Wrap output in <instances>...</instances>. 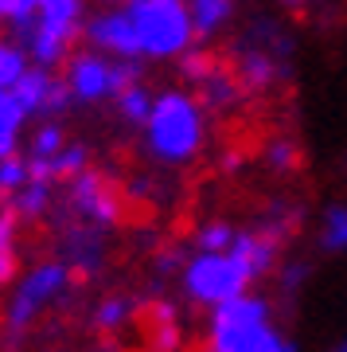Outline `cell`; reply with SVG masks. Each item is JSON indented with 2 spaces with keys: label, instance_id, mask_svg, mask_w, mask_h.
<instances>
[{
  "label": "cell",
  "instance_id": "cell-7",
  "mask_svg": "<svg viewBox=\"0 0 347 352\" xmlns=\"http://www.w3.org/2000/svg\"><path fill=\"white\" fill-rule=\"evenodd\" d=\"M86 0H43L39 12L24 32H16V43H24L27 59L36 67L59 71L86 28Z\"/></svg>",
  "mask_w": 347,
  "mask_h": 352
},
{
  "label": "cell",
  "instance_id": "cell-18",
  "mask_svg": "<svg viewBox=\"0 0 347 352\" xmlns=\"http://www.w3.org/2000/svg\"><path fill=\"white\" fill-rule=\"evenodd\" d=\"M258 157H261V168L273 176H297L300 164H304V149H300V141L293 133H273V138H265Z\"/></svg>",
  "mask_w": 347,
  "mask_h": 352
},
{
  "label": "cell",
  "instance_id": "cell-12",
  "mask_svg": "<svg viewBox=\"0 0 347 352\" xmlns=\"http://www.w3.org/2000/svg\"><path fill=\"white\" fill-rule=\"evenodd\" d=\"M141 317H145L141 298L125 294V289H113V294H101L98 302H94V309H90V329L101 333V337H117L129 325H136Z\"/></svg>",
  "mask_w": 347,
  "mask_h": 352
},
{
  "label": "cell",
  "instance_id": "cell-29",
  "mask_svg": "<svg viewBox=\"0 0 347 352\" xmlns=\"http://www.w3.org/2000/svg\"><path fill=\"white\" fill-rule=\"evenodd\" d=\"M4 8H8V0H0V24H4Z\"/></svg>",
  "mask_w": 347,
  "mask_h": 352
},
{
  "label": "cell",
  "instance_id": "cell-23",
  "mask_svg": "<svg viewBox=\"0 0 347 352\" xmlns=\"http://www.w3.org/2000/svg\"><path fill=\"white\" fill-rule=\"evenodd\" d=\"M27 67H32V59H27L24 43H16V39H0V90H12Z\"/></svg>",
  "mask_w": 347,
  "mask_h": 352
},
{
  "label": "cell",
  "instance_id": "cell-25",
  "mask_svg": "<svg viewBox=\"0 0 347 352\" xmlns=\"http://www.w3.org/2000/svg\"><path fill=\"white\" fill-rule=\"evenodd\" d=\"M39 4H43V0H8V8H4V24L12 28V36L32 24V16L39 12Z\"/></svg>",
  "mask_w": 347,
  "mask_h": 352
},
{
  "label": "cell",
  "instance_id": "cell-14",
  "mask_svg": "<svg viewBox=\"0 0 347 352\" xmlns=\"http://www.w3.org/2000/svg\"><path fill=\"white\" fill-rule=\"evenodd\" d=\"M312 251L324 258L347 254V200H328L312 215Z\"/></svg>",
  "mask_w": 347,
  "mask_h": 352
},
{
  "label": "cell",
  "instance_id": "cell-5",
  "mask_svg": "<svg viewBox=\"0 0 347 352\" xmlns=\"http://www.w3.org/2000/svg\"><path fill=\"white\" fill-rule=\"evenodd\" d=\"M141 63H180L199 43L187 0H117Z\"/></svg>",
  "mask_w": 347,
  "mask_h": 352
},
{
  "label": "cell",
  "instance_id": "cell-3",
  "mask_svg": "<svg viewBox=\"0 0 347 352\" xmlns=\"http://www.w3.org/2000/svg\"><path fill=\"white\" fill-rule=\"evenodd\" d=\"M199 352H300V340L285 305L265 289H250L203 314Z\"/></svg>",
  "mask_w": 347,
  "mask_h": 352
},
{
  "label": "cell",
  "instance_id": "cell-8",
  "mask_svg": "<svg viewBox=\"0 0 347 352\" xmlns=\"http://www.w3.org/2000/svg\"><path fill=\"white\" fill-rule=\"evenodd\" d=\"M145 78V63H133V59H113L98 47H82L71 51V59L62 63V82L71 90L75 106H101V102H113L129 82Z\"/></svg>",
  "mask_w": 347,
  "mask_h": 352
},
{
  "label": "cell",
  "instance_id": "cell-9",
  "mask_svg": "<svg viewBox=\"0 0 347 352\" xmlns=\"http://www.w3.org/2000/svg\"><path fill=\"white\" fill-rule=\"evenodd\" d=\"M51 215H67V219H82V223L117 231L125 219V196L106 173L98 168H82L71 180L59 184V200Z\"/></svg>",
  "mask_w": 347,
  "mask_h": 352
},
{
  "label": "cell",
  "instance_id": "cell-19",
  "mask_svg": "<svg viewBox=\"0 0 347 352\" xmlns=\"http://www.w3.org/2000/svg\"><path fill=\"white\" fill-rule=\"evenodd\" d=\"M20 219L8 204H0V289L12 286L20 274Z\"/></svg>",
  "mask_w": 347,
  "mask_h": 352
},
{
  "label": "cell",
  "instance_id": "cell-1",
  "mask_svg": "<svg viewBox=\"0 0 347 352\" xmlns=\"http://www.w3.org/2000/svg\"><path fill=\"white\" fill-rule=\"evenodd\" d=\"M293 251V243L281 239L265 219H246L238 223V235L230 247L219 251H203V247H187L184 243V263L176 270V294L187 309L207 314L215 305L242 298L250 289H261L273 278L281 254Z\"/></svg>",
  "mask_w": 347,
  "mask_h": 352
},
{
  "label": "cell",
  "instance_id": "cell-6",
  "mask_svg": "<svg viewBox=\"0 0 347 352\" xmlns=\"http://www.w3.org/2000/svg\"><path fill=\"white\" fill-rule=\"evenodd\" d=\"M75 289H78V274L59 254L39 258L24 274H16V282L8 286V298H4V309H0V321L8 329V337H24L27 329H36L39 317H47L67 298H75Z\"/></svg>",
  "mask_w": 347,
  "mask_h": 352
},
{
  "label": "cell",
  "instance_id": "cell-2",
  "mask_svg": "<svg viewBox=\"0 0 347 352\" xmlns=\"http://www.w3.org/2000/svg\"><path fill=\"white\" fill-rule=\"evenodd\" d=\"M223 59L242 82L246 98H273L297 82L300 39L297 28L277 12H254L226 32Z\"/></svg>",
  "mask_w": 347,
  "mask_h": 352
},
{
  "label": "cell",
  "instance_id": "cell-20",
  "mask_svg": "<svg viewBox=\"0 0 347 352\" xmlns=\"http://www.w3.org/2000/svg\"><path fill=\"white\" fill-rule=\"evenodd\" d=\"M27 126V110L20 106L12 90H0V157L20 153V138Z\"/></svg>",
  "mask_w": 347,
  "mask_h": 352
},
{
  "label": "cell",
  "instance_id": "cell-17",
  "mask_svg": "<svg viewBox=\"0 0 347 352\" xmlns=\"http://www.w3.org/2000/svg\"><path fill=\"white\" fill-rule=\"evenodd\" d=\"M55 200H59V184L32 176L24 188L16 192V196H8L4 204L16 212L20 223H43V219H51V212H55Z\"/></svg>",
  "mask_w": 347,
  "mask_h": 352
},
{
  "label": "cell",
  "instance_id": "cell-22",
  "mask_svg": "<svg viewBox=\"0 0 347 352\" xmlns=\"http://www.w3.org/2000/svg\"><path fill=\"white\" fill-rule=\"evenodd\" d=\"M71 141V133H67V126H62L59 118H39V126L32 129V138H27V161H47V157H55V153L62 149Z\"/></svg>",
  "mask_w": 347,
  "mask_h": 352
},
{
  "label": "cell",
  "instance_id": "cell-11",
  "mask_svg": "<svg viewBox=\"0 0 347 352\" xmlns=\"http://www.w3.org/2000/svg\"><path fill=\"white\" fill-rule=\"evenodd\" d=\"M12 94L20 98V106L27 110V118H62V113L75 106L71 90L62 82V75L47 71V67H27L20 82L12 87Z\"/></svg>",
  "mask_w": 347,
  "mask_h": 352
},
{
  "label": "cell",
  "instance_id": "cell-16",
  "mask_svg": "<svg viewBox=\"0 0 347 352\" xmlns=\"http://www.w3.org/2000/svg\"><path fill=\"white\" fill-rule=\"evenodd\" d=\"M309 282H312V258H304L297 251H285L281 263H277V270H273V278H270V289L285 309H293L300 302V294L309 289Z\"/></svg>",
  "mask_w": 347,
  "mask_h": 352
},
{
  "label": "cell",
  "instance_id": "cell-30",
  "mask_svg": "<svg viewBox=\"0 0 347 352\" xmlns=\"http://www.w3.org/2000/svg\"><path fill=\"white\" fill-rule=\"evenodd\" d=\"M98 4H117V0H98Z\"/></svg>",
  "mask_w": 347,
  "mask_h": 352
},
{
  "label": "cell",
  "instance_id": "cell-27",
  "mask_svg": "<svg viewBox=\"0 0 347 352\" xmlns=\"http://www.w3.org/2000/svg\"><path fill=\"white\" fill-rule=\"evenodd\" d=\"M281 4H285V8H300V12H304V4H309V0H281Z\"/></svg>",
  "mask_w": 347,
  "mask_h": 352
},
{
  "label": "cell",
  "instance_id": "cell-15",
  "mask_svg": "<svg viewBox=\"0 0 347 352\" xmlns=\"http://www.w3.org/2000/svg\"><path fill=\"white\" fill-rule=\"evenodd\" d=\"M187 8H191L199 43L226 39V32L238 24V0H187Z\"/></svg>",
  "mask_w": 347,
  "mask_h": 352
},
{
  "label": "cell",
  "instance_id": "cell-10",
  "mask_svg": "<svg viewBox=\"0 0 347 352\" xmlns=\"http://www.w3.org/2000/svg\"><path fill=\"white\" fill-rule=\"evenodd\" d=\"M51 223H55V254L75 270L78 282H90L106 270L113 231L82 223V219H67V215H51Z\"/></svg>",
  "mask_w": 347,
  "mask_h": 352
},
{
  "label": "cell",
  "instance_id": "cell-24",
  "mask_svg": "<svg viewBox=\"0 0 347 352\" xmlns=\"http://www.w3.org/2000/svg\"><path fill=\"white\" fill-rule=\"evenodd\" d=\"M27 180H32V164H27V157H20V153L0 157V204L8 200V196H16Z\"/></svg>",
  "mask_w": 347,
  "mask_h": 352
},
{
  "label": "cell",
  "instance_id": "cell-26",
  "mask_svg": "<svg viewBox=\"0 0 347 352\" xmlns=\"http://www.w3.org/2000/svg\"><path fill=\"white\" fill-rule=\"evenodd\" d=\"M328 352H347V329H344V337L335 340V344H332V349H328Z\"/></svg>",
  "mask_w": 347,
  "mask_h": 352
},
{
  "label": "cell",
  "instance_id": "cell-28",
  "mask_svg": "<svg viewBox=\"0 0 347 352\" xmlns=\"http://www.w3.org/2000/svg\"><path fill=\"white\" fill-rule=\"evenodd\" d=\"M86 352H113L110 344H98V349H86Z\"/></svg>",
  "mask_w": 347,
  "mask_h": 352
},
{
  "label": "cell",
  "instance_id": "cell-4",
  "mask_svg": "<svg viewBox=\"0 0 347 352\" xmlns=\"http://www.w3.org/2000/svg\"><path fill=\"white\" fill-rule=\"evenodd\" d=\"M136 133H141V153L149 157V164L176 173V168L195 164L207 153L211 110L199 102L191 87H164L156 90L149 118Z\"/></svg>",
  "mask_w": 347,
  "mask_h": 352
},
{
  "label": "cell",
  "instance_id": "cell-13",
  "mask_svg": "<svg viewBox=\"0 0 347 352\" xmlns=\"http://www.w3.org/2000/svg\"><path fill=\"white\" fill-rule=\"evenodd\" d=\"M145 329H149L152 352H184V314H180V302L156 298L152 305H145Z\"/></svg>",
  "mask_w": 347,
  "mask_h": 352
},
{
  "label": "cell",
  "instance_id": "cell-21",
  "mask_svg": "<svg viewBox=\"0 0 347 352\" xmlns=\"http://www.w3.org/2000/svg\"><path fill=\"white\" fill-rule=\"evenodd\" d=\"M152 98H156V90H149L145 78H136V82H129V87L113 98V110H117V118H121L129 129H141L145 118H149V110H152Z\"/></svg>",
  "mask_w": 347,
  "mask_h": 352
}]
</instances>
